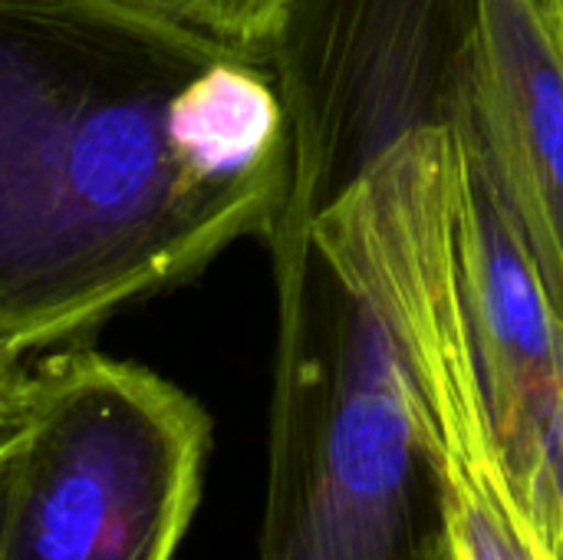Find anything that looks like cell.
I'll list each match as a JSON object with an SVG mask.
<instances>
[{"mask_svg":"<svg viewBox=\"0 0 563 560\" xmlns=\"http://www.w3.org/2000/svg\"><path fill=\"white\" fill-rule=\"evenodd\" d=\"M261 56L122 0H0V353L79 343L287 201Z\"/></svg>","mask_w":563,"mask_h":560,"instance_id":"cell-1","label":"cell"},{"mask_svg":"<svg viewBox=\"0 0 563 560\" xmlns=\"http://www.w3.org/2000/svg\"><path fill=\"white\" fill-rule=\"evenodd\" d=\"M261 560H452L439 462L396 343L317 261L277 307Z\"/></svg>","mask_w":563,"mask_h":560,"instance_id":"cell-2","label":"cell"},{"mask_svg":"<svg viewBox=\"0 0 563 560\" xmlns=\"http://www.w3.org/2000/svg\"><path fill=\"white\" fill-rule=\"evenodd\" d=\"M459 135L419 129L310 228L317 267L389 330L439 462L452 560H551L492 426L459 284Z\"/></svg>","mask_w":563,"mask_h":560,"instance_id":"cell-3","label":"cell"},{"mask_svg":"<svg viewBox=\"0 0 563 560\" xmlns=\"http://www.w3.org/2000/svg\"><path fill=\"white\" fill-rule=\"evenodd\" d=\"M211 419L148 366L66 347L26 370L0 482V560H172Z\"/></svg>","mask_w":563,"mask_h":560,"instance_id":"cell-4","label":"cell"},{"mask_svg":"<svg viewBox=\"0 0 563 560\" xmlns=\"http://www.w3.org/2000/svg\"><path fill=\"white\" fill-rule=\"evenodd\" d=\"M478 0H290L264 50L287 135L290 182L274 254L277 304L310 271V228L393 145L472 119Z\"/></svg>","mask_w":563,"mask_h":560,"instance_id":"cell-5","label":"cell"},{"mask_svg":"<svg viewBox=\"0 0 563 560\" xmlns=\"http://www.w3.org/2000/svg\"><path fill=\"white\" fill-rule=\"evenodd\" d=\"M468 135L563 307V50L541 0H478Z\"/></svg>","mask_w":563,"mask_h":560,"instance_id":"cell-6","label":"cell"},{"mask_svg":"<svg viewBox=\"0 0 563 560\" xmlns=\"http://www.w3.org/2000/svg\"><path fill=\"white\" fill-rule=\"evenodd\" d=\"M152 17L264 59L290 0H122Z\"/></svg>","mask_w":563,"mask_h":560,"instance_id":"cell-7","label":"cell"},{"mask_svg":"<svg viewBox=\"0 0 563 560\" xmlns=\"http://www.w3.org/2000/svg\"><path fill=\"white\" fill-rule=\"evenodd\" d=\"M26 386V366L0 353V429H10L20 416Z\"/></svg>","mask_w":563,"mask_h":560,"instance_id":"cell-8","label":"cell"},{"mask_svg":"<svg viewBox=\"0 0 563 560\" xmlns=\"http://www.w3.org/2000/svg\"><path fill=\"white\" fill-rule=\"evenodd\" d=\"M541 7H544V13L551 20V30H554V36H558L563 50V0H541Z\"/></svg>","mask_w":563,"mask_h":560,"instance_id":"cell-9","label":"cell"},{"mask_svg":"<svg viewBox=\"0 0 563 560\" xmlns=\"http://www.w3.org/2000/svg\"><path fill=\"white\" fill-rule=\"evenodd\" d=\"M10 446H13V426L10 429H0V482H3V465H7Z\"/></svg>","mask_w":563,"mask_h":560,"instance_id":"cell-10","label":"cell"}]
</instances>
